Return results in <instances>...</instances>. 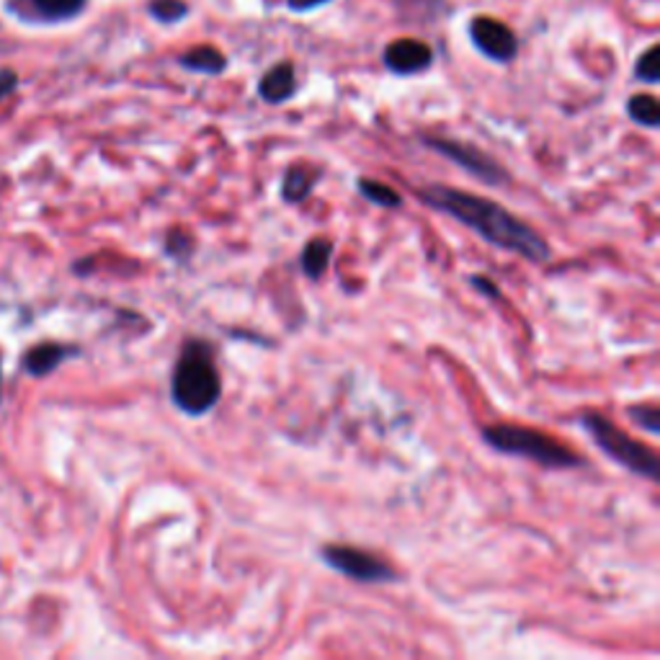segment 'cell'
<instances>
[{
  "label": "cell",
  "instance_id": "1",
  "mask_svg": "<svg viewBox=\"0 0 660 660\" xmlns=\"http://www.w3.org/2000/svg\"><path fill=\"white\" fill-rule=\"evenodd\" d=\"M423 204L432 207L436 212L449 214L468 225L470 229L491 243L495 248H504L508 254H516L532 263L550 261L552 250L544 243L542 235H537L527 222H521L516 214H511L506 207L491 202V199L475 197V193L455 191L449 186L434 184L419 191Z\"/></svg>",
  "mask_w": 660,
  "mask_h": 660
},
{
  "label": "cell",
  "instance_id": "2",
  "mask_svg": "<svg viewBox=\"0 0 660 660\" xmlns=\"http://www.w3.org/2000/svg\"><path fill=\"white\" fill-rule=\"evenodd\" d=\"M170 398L186 415H207L222 398V379L214 364V349L202 339H189L170 377Z\"/></svg>",
  "mask_w": 660,
  "mask_h": 660
},
{
  "label": "cell",
  "instance_id": "3",
  "mask_svg": "<svg viewBox=\"0 0 660 660\" xmlns=\"http://www.w3.org/2000/svg\"><path fill=\"white\" fill-rule=\"evenodd\" d=\"M485 444H491L495 451L504 455L532 459V462L542 464L550 470H570L584 464V459L547 436L544 432H534L527 426H514V423H498V426H487L483 432Z\"/></svg>",
  "mask_w": 660,
  "mask_h": 660
},
{
  "label": "cell",
  "instance_id": "4",
  "mask_svg": "<svg viewBox=\"0 0 660 660\" xmlns=\"http://www.w3.org/2000/svg\"><path fill=\"white\" fill-rule=\"evenodd\" d=\"M580 426L591 436V441L597 444L609 459L620 462L624 470H629L633 475H640L645 480H652V483L660 478V462L656 451L640 441L629 439V436L624 434L620 426H614L606 415L586 413L584 419H580Z\"/></svg>",
  "mask_w": 660,
  "mask_h": 660
},
{
  "label": "cell",
  "instance_id": "5",
  "mask_svg": "<svg viewBox=\"0 0 660 660\" xmlns=\"http://www.w3.org/2000/svg\"><path fill=\"white\" fill-rule=\"evenodd\" d=\"M320 557L328 568L356 580V584H390V580H394V570L390 565L369 555V552L349 547V544H328V547L320 550Z\"/></svg>",
  "mask_w": 660,
  "mask_h": 660
},
{
  "label": "cell",
  "instance_id": "6",
  "mask_svg": "<svg viewBox=\"0 0 660 660\" xmlns=\"http://www.w3.org/2000/svg\"><path fill=\"white\" fill-rule=\"evenodd\" d=\"M423 142H426L432 150H436L439 155L449 157L451 163H457L462 170H468L470 176H475L478 181H483L487 186L508 184V174L504 170V165L493 161L491 155L483 153V150L475 145H464V142L439 140V138H426Z\"/></svg>",
  "mask_w": 660,
  "mask_h": 660
},
{
  "label": "cell",
  "instance_id": "7",
  "mask_svg": "<svg viewBox=\"0 0 660 660\" xmlns=\"http://www.w3.org/2000/svg\"><path fill=\"white\" fill-rule=\"evenodd\" d=\"M472 42H475L480 52L491 57L495 62H508L516 57V37L508 32V26L493 19H475L470 24Z\"/></svg>",
  "mask_w": 660,
  "mask_h": 660
},
{
  "label": "cell",
  "instance_id": "8",
  "mask_svg": "<svg viewBox=\"0 0 660 660\" xmlns=\"http://www.w3.org/2000/svg\"><path fill=\"white\" fill-rule=\"evenodd\" d=\"M434 62L432 47L415 39H398L385 49V64L398 75H413Z\"/></svg>",
  "mask_w": 660,
  "mask_h": 660
},
{
  "label": "cell",
  "instance_id": "9",
  "mask_svg": "<svg viewBox=\"0 0 660 660\" xmlns=\"http://www.w3.org/2000/svg\"><path fill=\"white\" fill-rule=\"evenodd\" d=\"M75 349L62 346V343H39L24 356V372L32 377H45L55 372L68 356H73Z\"/></svg>",
  "mask_w": 660,
  "mask_h": 660
},
{
  "label": "cell",
  "instance_id": "10",
  "mask_svg": "<svg viewBox=\"0 0 660 660\" xmlns=\"http://www.w3.org/2000/svg\"><path fill=\"white\" fill-rule=\"evenodd\" d=\"M322 170L313 168V165H292L282 178V199L290 204H299L310 197V191L318 184Z\"/></svg>",
  "mask_w": 660,
  "mask_h": 660
},
{
  "label": "cell",
  "instance_id": "11",
  "mask_svg": "<svg viewBox=\"0 0 660 660\" xmlns=\"http://www.w3.org/2000/svg\"><path fill=\"white\" fill-rule=\"evenodd\" d=\"M258 93L267 104H284L294 96V68L292 64H276L258 83Z\"/></svg>",
  "mask_w": 660,
  "mask_h": 660
},
{
  "label": "cell",
  "instance_id": "12",
  "mask_svg": "<svg viewBox=\"0 0 660 660\" xmlns=\"http://www.w3.org/2000/svg\"><path fill=\"white\" fill-rule=\"evenodd\" d=\"M330 256H333V243L326 238H315L303 250V269L310 279H320L326 274Z\"/></svg>",
  "mask_w": 660,
  "mask_h": 660
},
{
  "label": "cell",
  "instance_id": "13",
  "mask_svg": "<svg viewBox=\"0 0 660 660\" xmlns=\"http://www.w3.org/2000/svg\"><path fill=\"white\" fill-rule=\"evenodd\" d=\"M184 68L193 70V73H207V75H220L225 70L227 60L222 57L214 47H197L189 55L181 57Z\"/></svg>",
  "mask_w": 660,
  "mask_h": 660
},
{
  "label": "cell",
  "instance_id": "14",
  "mask_svg": "<svg viewBox=\"0 0 660 660\" xmlns=\"http://www.w3.org/2000/svg\"><path fill=\"white\" fill-rule=\"evenodd\" d=\"M358 191H362L364 199L375 202L385 210H398L403 204V197L392 189V186H385L379 181H369V178H358Z\"/></svg>",
  "mask_w": 660,
  "mask_h": 660
},
{
  "label": "cell",
  "instance_id": "15",
  "mask_svg": "<svg viewBox=\"0 0 660 660\" xmlns=\"http://www.w3.org/2000/svg\"><path fill=\"white\" fill-rule=\"evenodd\" d=\"M627 114L635 125L656 129L660 125V106L652 96H633L627 104Z\"/></svg>",
  "mask_w": 660,
  "mask_h": 660
},
{
  "label": "cell",
  "instance_id": "16",
  "mask_svg": "<svg viewBox=\"0 0 660 660\" xmlns=\"http://www.w3.org/2000/svg\"><path fill=\"white\" fill-rule=\"evenodd\" d=\"M186 3L184 0H153L150 3V13L157 21H163V24H176V21H181L186 16Z\"/></svg>",
  "mask_w": 660,
  "mask_h": 660
},
{
  "label": "cell",
  "instance_id": "17",
  "mask_svg": "<svg viewBox=\"0 0 660 660\" xmlns=\"http://www.w3.org/2000/svg\"><path fill=\"white\" fill-rule=\"evenodd\" d=\"M163 250H165V254H168L170 258H174V261L184 263L186 258L191 256L193 243H191L189 235L184 233V229H170L168 238H165V248H163Z\"/></svg>",
  "mask_w": 660,
  "mask_h": 660
},
{
  "label": "cell",
  "instance_id": "18",
  "mask_svg": "<svg viewBox=\"0 0 660 660\" xmlns=\"http://www.w3.org/2000/svg\"><path fill=\"white\" fill-rule=\"evenodd\" d=\"M39 13H45L49 19H68L73 13L81 11L83 0H34Z\"/></svg>",
  "mask_w": 660,
  "mask_h": 660
},
{
  "label": "cell",
  "instance_id": "19",
  "mask_svg": "<svg viewBox=\"0 0 660 660\" xmlns=\"http://www.w3.org/2000/svg\"><path fill=\"white\" fill-rule=\"evenodd\" d=\"M637 78L645 83L660 81V47H650L648 52L640 57V62H637Z\"/></svg>",
  "mask_w": 660,
  "mask_h": 660
},
{
  "label": "cell",
  "instance_id": "20",
  "mask_svg": "<svg viewBox=\"0 0 660 660\" xmlns=\"http://www.w3.org/2000/svg\"><path fill=\"white\" fill-rule=\"evenodd\" d=\"M629 419H633L640 428H645L648 434H660V411H658V408H652V405L629 408Z\"/></svg>",
  "mask_w": 660,
  "mask_h": 660
},
{
  "label": "cell",
  "instance_id": "21",
  "mask_svg": "<svg viewBox=\"0 0 660 660\" xmlns=\"http://www.w3.org/2000/svg\"><path fill=\"white\" fill-rule=\"evenodd\" d=\"M470 284L475 286V290L480 292V294H485V297H491V299H498L500 297V292H498V286H495L491 279H485V276H472L470 279Z\"/></svg>",
  "mask_w": 660,
  "mask_h": 660
},
{
  "label": "cell",
  "instance_id": "22",
  "mask_svg": "<svg viewBox=\"0 0 660 660\" xmlns=\"http://www.w3.org/2000/svg\"><path fill=\"white\" fill-rule=\"evenodd\" d=\"M16 89V73L13 70H0V98H5Z\"/></svg>",
  "mask_w": 660,
  "mask_h": 660
},
{
  "label": "cell",
  "instance_id": "23",
  "mask_svg": "<svg viewBox=\"0 0 660 660\" xmlns=\"http://www.w3.org/2000/svg\"><path fill=\"white\" fill-rule=\"evenodd\" d=\"M328 3V0H290V5L294 11H313L318 9V5Z\"/></svg>",
  "mask_w": 660,
  "mask_h": 660
}]
</instances>
